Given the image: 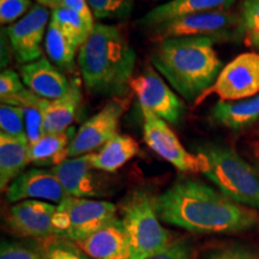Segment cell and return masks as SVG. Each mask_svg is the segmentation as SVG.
I'll use <instances>...</instances> for the list:
<instances>
[{"instance_id": "1", "label": "cell", "mask_w": 259, "mask_h": 259, "mask_svg": "<svg viewBox=\"0 0 259 259\" xmlns=\"http://www.w3.org/2000/svg\"><path fill=\"white\" fill-rule=\"evenodd\" d=\"M155 206L161 221L198 234H235L259 226L258 210L247 208L192 178H179Z\"/></svg>"}, {"instance_id": "2", "label": "cell", "mask_w": 259, "mask_h": 259, "mask_svg": "<svg viewBox=\"0 0 259 259\" xmlns=\"http://www.w3.org/2000/svg\"><path fill=\"white\" fill-rule=\"evenodd\" d=\"M78 66L84 87L101 97H121L130 88L136 53L115 25L97 23L79 48Z\"/></svg>"}, {"instance_id": "3", "label": "cell", "mask_w": 259, "mask_h": 259, "mask_svg": "<svg viewBox=\"0 0 259 259\" xmlns=\"http://www.w3.org/2000/svg\"><path fill=\"white\" fill-rule=\"evenodd\" d=\"M211 38L174 37L158 41L151 53L153 66L186 101L206 93L223 69Z\"/></svg>"}, {"instance_id": "4", "label": "cell", "mask_w": 259, "mask_h": 259, "mask_svg": "<svg viewBox=\"0 0 259 259\" xmlns=\"http://www.w3.org/2000/svg\"><path fill=\"white\" fill-rule=\"evenodd\" d=\"M200 173L234 202L259 210V171L227 145L205 142L194 147Z\"/></svg>"}, {"instance_id": "5", "label": "cell", "mask_w": 259, "mask_h": 259, "mask_svg": "<svg viewBox=\"0 0 259 259\" xmlns=\"http://www.w3.org/2000/svg\"><path fill=\"white\" fill-rule=\"evenodd\" d=\"M121 222L127 235L132 259H148L171 244L169 232L158 218L155 197L144 190H136L122 200Z\"/></svg>"}, {"instance_id": "6", "label": "cell", "mask_w": 259, "mask_h": 259, "mask_svg": "<svg viewBox=\"0 0 259 259\" xmlns=\"http://www.w3.org/2000/svg\"><path fill=\"white\" fill-rule=\"evenodd\" d=\"M116 213L118 209L111 202L67 197L57 205L54 235L77 244L118 219Z\"/></svg>"}, {"instance_id": "7", "label": "cell", "mask_w": 259, "mask_h": 259, "mask_svg": "<svg viewBox=\"0 0 259 259\" xmlns=\"http://www.w3.org/2000/svg\"><path fill=\"white\" fill-rule=\"evenodd\" d=\"M160 40L174 37H206L216 41H238L242 37L240 16L229 10L203 12L173 19L148 30Z\"/></svg>"}, {"instance_id": "8", "label": "cell", "mask_w": 259, "mask_h": 259, "mask_svg": "<svg viewBox=\"0 0 259 259\" xmlns=\"http://www.w3.org/2000/svg\"><path fill=\"white\" fill-rule=\"evenodd\" d=\"M143 113V138L145 144L163 160L183 173H200L202 161L197 154L187 151L167 121L149 109Z\"/></svg>"}, {"instance_id": "9", "label": "cell", "mask_w": 259, "mask_h": 259, "mask_svg": "<svg viewBox=\"0 0 259 259\" xmlns=\"http://www.w3.org/2000/svg\"><path fill=\"white\" fill-rule=\"evenodd\" d=\"M208 93L220 101H239L259 94V53L247 52L229 61Z\"/></svg>"}, {"instance_id": "10", "label": "cell", "mask_w": 259, "mask_h": 259, "mask_svg": "<svg viewBox=\"0 0 259 259\" xmlns=\"http://www.w3.org/2000/svg\"><path fill=\"white\" fill-rule=\"evenodd\" d=\"M130 88L138 97L141 108L149 109L168 124H179L185 112L184 103L153 67L132 78Z\"/></svg>"}, {"instance_id": "11", "label": "cell", "mask_w": 259, "mask_h": 259, "mask_svg": "<svg viewBox=\"0 0 259 259\" xmlns=\"http://www.w3.org/2000/svg\"><path fill=\"white\" fill-rule=\"evenodd\" d=\"M50 12L42 5H34L17 22L5 29L11 52L21 64H29L40 59L42 56V41L46 37Z\"/></svg>"}, {"instance_id": "12", "label": "cell", "mask_w": 259, "mask_h": 259, "mask_svg": "<svg viewBox=\"0 0 259 259\" xmlns=\"http://www.w3.org/2000/svg\"><path fill=\"white\" fill-rule=\"evenodd\" d=\"M124 106L119 101H111L76 131L70 143L69 158L92 154L101 149L107 142L118 135L119 122Z\"/></svg>"}, {"instance_id": "13", "label": "cell", "mask_w": 259, "mask_h": 259, "mask_svg": "<svg viewBox=\"0 0 259 259\" xmlns=\"http://www.w3.org/2000/svg\"><path fill=\"white\" fill-rule=\"evenodd\" d=\"M56 210L57 205L45 200H22L10 208L6 223L15 234L41 240L54 235L53 218Z\"/></svg>"}, {"instance_id": "14", "label": "cell", "mask_w": 259, "mask_h": 259, "mask_svg": "<svg viewBox=\"0 0 259 259\" xmlns=\"http://www.w3.org/2000/svg\"><path fill=\"white\" fill-rule=\"evenodd\" d=\"M67 197L66 191L54 171L41 168L23 171L6 189V198L12 203L37 199L59 204Z\"/></svg>"}, {"instance_id": "15", "label": "cell", "mask_w": 259, "mask_h": 259, "mask_svg": "<svg viewBox=\"0 0 259 259\" xmlns=\"http://www.w3.org/2000/svg\"><path fill=\"white\" fill-rule=\"evenodd\" d=\"M67 196L74 198H94L105 194L101 177L92 167L88 155L65 160L52 167Z\"/></svg>"}, {"instance_id": "16", "label": "cell", "mask_w": 259, "mask_h": 259, "mask_svg": "<svg viewBox=\"0 0 259 259\" xmlns=\"http://www.w3.org/2000/svg\"><path fill=\"white\" fill-rule=\"evenodd\" d=\"M19 74L24 85L42 99H59L71 88V82L63 71L52 64L46 57L22 65Z\"/></svg>"}, {"instance_id": "17", "label": "cell", "mask_w": 259, "mask_h": 259, "mask_svg": "<svg viewBox=\"0 0 259 259\" xmlns=\"http://www.w3.org/2000/svg\"><path fill=\"white\" fill-rule=\"evenodd\" d=\"M77 245L92 259H132L127 235L120 219L109 222Z\"/></svg>"}, {"instance_id": "18", "label": "cell", "mask_w": 259, "mask_h": 259, "mask_svg": "<svg viewBox=\"0 0 259 259\" xmlns=\"http://www.w3.org/2000/svg\"><path fill=\"white\" fill-rule=\"evenodd\" d=\"M235 0H170L147 12L138 24L145 30H150L173 19L203 12L229 10Z\"/></svg>"}, {"instance_id": "19", "label": "cell", "mask_w": 259, "mask_h": 259, "mask_svg": "<svg viewBox=\"0 0 259 259\" xmlns=\"http://www.w3.org/2000/svg\"><path fill=\"white\" fill-rule=\"evenodd\" d=\"M216 125L232 131H240L259 120V94L239 101H219L210 111Z\"/></svg>"}, {"instance_id": "20", "label": "cell", "mask_w": 259, "mask_h": 259, "mask_svg": "<svg viewBox=\"0 0 259 259\" xmlns=\"http://www.w3.org/2000/svg\"><path fill=\"white\" fill-rule=\"evenodd\" d=\"M29 139L27 136L0 134V189H8L29 162Z\"/></svg>"}, {"instance_id": "21", "label": "cell", "mask_w": 259, "mask_h": 259, "mask_svg": "<svg viewBox=\"0 0 259 259\" xmlns=\"http://www.w3.org/2000/svg\"><path fill=\"white\" fill-rule=\"evenodd\" d=\"M80 100L82 93L77 80L71 82V88L64 96L56 100H47L42 109L46 134H61L70 128Z\"/></svg>"}, {"instance_id": "22", "label": "cell", "mask_w": 259, "mask_h": 259, "mask_svg": "<svg viewBox=\"0 0 259 259\" xmlns=\"http://www.w3.org/2000/svg\"><path fill=\"white\" fill-rule=\"evenodd\" d=\"M139 153L135 138L126 135H116L96 153L88 154L93 168L99 171L114 173Z\"/></svg>"}, {"instance_id": "23", "label": "cell", "mask_w": 259, "mask_h": 259, "mask_svg": "<svg viewBox=\"0 0 259 259\" xmlns=\"http://www.w3.org/2000/svg\"><path fill=\"white\" fill-rule=\"evenodd\" d=\"M74 135L76 130L73 127L61 134H45L29 144V162L44 167L63 163L69 158V147Z\"/></svg>"}, {"instance_id": "24", "label": "cell", "mask_w": 259, "mask_h": 259, "mask_svg": "<svg viewBox=\"0 0 259 259\" xmlns=\"http://www.w3.org/2000/svg\"><path fill=\"white\" fill-rule=\"evenodd\" d=\"M45 50L50 60L61 71L73 69L74 57L79 52L52 19L45 37Z\"/></svg>"}, {"instance_id": "25", "label": "cell", "mask_w": 259, "mask_h": 259, "mask_svg": "<svg viewBox=\"0 0 259 259\" xmlns=\"http://www.w3.org/2000/svg\"><path fill=\"white\" fill-rule=\"evenodd\" d=\"M51 19L61 29L74 47L79 48L85 44L95 25L89 24L78 14L69 9L58 8L52 10Z\"/></svg>"}, {"instance_id": "26", "label": "cell", "mask_w": 259, "mask_h": 259, "mask_svg": "<svg viewBox=\"0 0 259 259\" xmlns=\"http://www.w3.org/2000/svg\"><path fill=\"white\" fill-rule=\"evenodd\" d=\"M40 252L44 259H90L76 242L56 235L41 239Z\"/></svg>"}, {"instance_id": "27", "label": "cell", "mask_w": 259, "mask_h": 259, "mask_svg": "<svg viewBox=\"0 0 259 259\" xmlns=\"http://www.w3.org/2000/svg\"><path fill=\"white\" fill-rule=\"evenodd\" d=\"M242 37L259 53V0H244L240 8Z\"/></svg>"}, {"instance_id": "28", "label": "cell", "mask_w": 259, "mask_h": 259, "mask_svg": "<svg viewBox=\"0 0 259 259\" xmlns=\"http://www.w3.org/2000/svg\"><path fill=\"white\" fill-rule=\"evenodd\" d=\"M94 18L125 21L132 14L134 0H88Z\"/></svg>"}, {"instance_id": "29", "label": "cell", "mask_w": 259, "mask_h": 259, "mask_svg": "<svg viewBox=\"0 0 259 259\" xmlns=\"http://www.w3.org/2000/svg\"><path fill=\"white\" fill-rule=\"evenodd\" d=\"M0 130H2V134L15 136V137L27 136L23 108L11 105H2L0 107Z\"/></svg>"}, {"instance_id": "30", "label": "cell", "mask_w": 259, "mask_h": 259, "mask_svg": "<svg viewBox=\"0 0 259 259\" xmlns=\"http://www.w3.org/2000/svg\"><path fill=\"white\" fill-rule=\"evenodd\" d=\"M25 88L27 87L24 85L23 80L21 78V74L9 69L2 71V74H0V100H2V105L9 103L14 97L23 92Z\"/></svg>"}, {"instance_id": "31", "label": "cell", "mask_w": 259, "mask_h": 259, "mask_svg": "<svg viewBox=\"0 0 259 259\" xmlns=\"http://www.w3.org/2000/svg\"><path fill=\"white\" fill-rule=\"evenodd\" d=\"M32 8L31 0H5L0 3V23L11 24L27 15Z\"/></svg>"}, {"instance_id": "32", "label": "cell", "mask_w": 259, "mask_h": 259, "mask_svg": "<svg viewBox=\"0 0 259 259\" xmlns=\"http://www.w3.org/2000/svg\"><path fill=\"white\" fill-rule=\"evenodd\" d=\"M0 259H44L41 252L28 246L12 241H3L0 246Z\"/></svg>"}, {"instance_id": "33", "label": "cell", "mask_w": 259, "mask_h": 259, "mask_svg": "<svg viewBox=\"0 0 259 259\" xmlns=\"http://www.w3.org/2000/svg\"><path fill=\"white\" fill-rule=\"evenodd\" d=\"M204 259H259L255 252L245 246L232 245L209 252Z\"/></svg>"}, {"instance_id": "34", "label": "cell", "mask_w": 259, "mask_h": 259, "mask_svg": "<svg viewBox=\"0 0 259 259\" xmlns=\"http://www.w3.org/2000/svg\"><path fill=\"white\" fill-rule=\"evenodd\" d=\"M148 259H193V257L190 245L186 241L177 240L171 242L163 251Z\"/></svg>"}, {"instance_id": "35", "label": "cell", "mask_w": 259, "mask_h": 259, "mask_svg": "<svg viewBox=\"0 0 259 259\" xmlns=\"http://www.w3.org/2000/svg\"><path fill=\"white\" fill-rule=\"evenodd\" d=\"M60 8L69 9L71 11L76 12L89 24L95 25V23H94V15L89 6L88 0H63Z\"/></svg>"}, {"instance_id": "36", "label": "cell", "mask_w": 259, "mask_h": 259, "mask_svg": "<svg viewBox=\"0 0 259 259\" xmlns=\"http://www.w3.org/2000/svg\"><path fill=\"white\" fill-rule=\"evenodd\" d=\"M38 5L45 6V8H52V9H58L61 6V2L63 0H36Z\"/></svg>"}, {"instance_id": "37", "label": "cell", "mask_w": 259, "mask_h": 259, "mask_svg": "<svg viewBox=\"0 0 259 259\" xmlns=\"http://www.w3.org/2000/svg\"><path fill=\"white\" fill-rule=\"evenodd\" d=\"M255 168H257L259 171V149L257 151V155H255Z\"/></svg>"}, {"instance_id": "38", "label": "cell", "mask_w": 259, "mask_h": 259, "mask_svg": "<svg viewBox=\"0 0 259 259\" xmlns=\"http://www.w3.org/2000/svg\"><path fill=\"white\" fill-rule=\"evenodd\" d=\"M3 2H5V0H0V3H3Z\"/></svg>"}]
</instances>
